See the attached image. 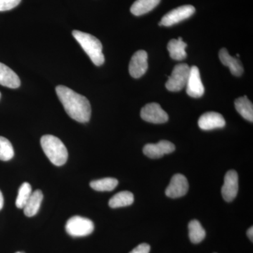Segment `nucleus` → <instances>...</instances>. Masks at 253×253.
I'll return each mask as SVG.
<instances>
[{
    "label": "nucleus",
    "instance_id": "1",
    "mask_svg": "<svg viewBox=\"0 0 253 253\" xmlns=\"http://www.w3.org/2000/svg\"><path fill=\"white\" fill-rule=\"evenodd\" d=\"M56 94L68 116L79 123H87L91 117V105L85 96L78 94L67 86L56 87Z\"/></svg>",
    "mask_w": 253,
    "mask_h": 253
},
{
    "label": "nucleus",
    "instance_id": "2",
    "mask_svg": "<svg viewBox=\"0 0 253 253\" xmlns=\"http://www.w3.org/2000/svg\"><path fill=\"white\" fill-rule=\"evenodd\" d=\"M73 36L79 43L91 61L96 66L104 64V55L103 54V46L101 42L89 33L79 31H73Z\"/></svg>",
    "mask_w": 253,
    "mask_h": 253
},
{
    "label": "nucleus",
    "instance_id": "3",
    "mask_svg": "<svg viewBox=\"0 0 253 253\" xmlns=\"http://www.w3.org/2000/svg\"><path fill=\"white\" fill-rule=\"evenodd\" d=\"M41 144L44 154L51 163L56 166H61L67 161V149L59 138L46 134L41 138Z\"/></svg>",
    "mask_w": 253,
    "mask_h": 253
},
{
    "label": "nucleus",
    "instance_id": "4",
    "mask_svg": "<svg viewBox=\"0 0 253 253\" xmlns=\"http://www.w3.org/2000/svg\"><path fill=\"white\" fill-rule=\"evenodd\" d=\"M94 229V223L87 218L74 216L66 224V232L73 237H83L91 234Z\"/></svg>",
    "mask_w": 253,
    "mask_h": 253
},
{
    "label": "nucleus",
    "instance_id": "5",
    "mask_svg": "<svg viewBox=\"0 0 253 253\" xmlns=\"http://www.w3.org/2000/svg\"><path fill=\"white\" fill-rule=\"evenodd\" d=\"M189 71L190 67L186 63L176 65L166 84L168 90L179 91L185 87L189 78Z\"/></svg>",
    "mask_w": 253,
    "mask_h": 253
},
{
    "label": "nucleus",
    "instance_id": "6",
    "mask_svg": "<svg viewBox=\"0 0 253 253\" xmlns=\"http://www.w3.org/2000/svg\"><path fill=\"white\" fill-rule=\"evenodd\" d=\"M196 11V9L192 5H184L168 12L165 15L159 23V26H172L173 25L179 23L184 20L191 17Z\"/></svg>",
    "mask_w": 253,
    "mask_h": 253
},
{
    "label": "nucleus",
    "instance_id": "7",
    "mask_svg": "<svg viewBox=\"0 0 253 253\" xmlns=\"http://www.w3.org/2000/svg\"><path fill=\"white\" fill-rule=\"evenodd\" d=\"M141 117L146 122L162 124L167 122L168 113L157 103H151L144 106L141 111Z\"/></svg>",
    "mask_w": 253,
    "mask_h": 253
},
{
    "label": "nucleus",
    "instance_id": "8",
    "mask_svg": "<svg viewBox=\"0 0 253 253\" xmlns=\"http://www.w3.org/2000/svg\"><path fill=\"white\" fill-rule=\"evenodd\" d=\"M186 86V93L191 97L199 98L204 94L205 88L197 66L190 67L189 78Z\"/></svg>",
    "mask_w": 253,
    "mask_h": 253
},
{
    "label": "nucleus",
    "instance_id": "9",
    "mask_svg": "<svg viewBox=\"0 0 253 253\" xmlns=\"http://www.w3.org/2000/svg\"><path fill=\"white\" fill-rule=\"evenodd\" d=\"M148 67L147 52L144 50H139L134 53L129 65V72L131 77L141 78L146 73Z\"/></svg>",
    "mask_w": 253,
    "mask_h": 253
},
{
    "label": "nucleus",
    "instance_id": "10",
    "mask_svg": "<svg viewBox=\"0 0 253 253\" xmlns=\"http://www.w3.org/2000/svg\"><path fill=\"white\" fill-rule=\"evenodd\" d=\"M189 190V182L186 176L176 174L172 176L170 183L166 190V196L172 199L182 197Z\"/></svg>",
    "mask_w": 253,
    "mask_h": 253
},
{
    "label": "nucleus",
    "instance_id": "11",
    "mask_svg": "<svg viewBox=\"0 0 253 253\" xmlns=\"http://www.w3.org/2000/svg\"><path fill=\"white\" fill-rule=\"evenodd\" d=\"M239 191V176L234 170H229L224 176V182L221 188L223 199L231 202L235 199Z\"/></svg>",
    "mask_w": 253,
    "mask_h": 253
},
{
    "label": "nucleus",
    "instance_id": "12",
    "mask_svg": "<svg viewBox=\"0 0 253 253\" xmlns=\"http://www.w3.org/2000/svg\"><path fill=\"white\" fill-rule=\"evenodd\" d=\"M175 146L169 141L162 140L157 144H146L143 149V152L150 158H160L164 155L172 153Z\"/></svg>",
    "mask_w": 253,
    "mask_h": 253
},
{
    "label": "nucleus",
    "instance_id": "13",
    "mask_svg": "<svg viewBox=\"0 0 253 253\" xmlns=\"http://www.w3.org/2000/svg\"><path fill=\"white\" fill-rule=\"evenodd\" d=\"M198 123L199 127L203 130H212L217 128H223L226 125L224 117L216 112L204 113L199 118Z\"/></svg>",
    "mask_w": 253,
    "mask_h": 253
},
{
    "label": "nucleus",
    "instance_id": "14",
    "mask_svg": "<svg viewBox=\"0 0 253 253\" xmlns=\"http://www.w3.org/2000/svg\"><path fill=\"white\" fill-rule=\"evenodd\" d=\"M0 84L11 89H16L21 85L16 73L2 63H0Z\"/></svg>",
    "mask_w": 253,
    "mask_h": 253
},
{
    "label": "nucleus",
    "instance_id": "15",
    "mask_svg": "<svg viewBox=\"0 0 253 253\" xmlns=\"http://www.w3.org/2000/svg\"><path fill=\"white\" fill-rule=\"evenodd\" d=\"M219 57L221 63L227 66L234 76L239 77L244 73V69L242 63L236 58L232 57L225 48H223L219 51Z\"/></svg>",
    "mask_w": 253,
    "mask_h": 253
},
{
    "label": "nucleus",
    "instance_id": "16",
    "mask_svg": "<svg viewBox=\"0 0 253 253\" xmlns=\"http://www.w3.org/2000/svg\"><path fill=\"white\" fill-rule=\"evenodd\" d=\"M187 44L183 41L182 38L179 39H172L169 42L168 44V50L169 52V56L172 59L176 61H182L185 59L187 54L185 49Z\"/></svg>",
    "mask_w": 253,
    "mask_h": 253
},
{
    "label": "nucleus",
    "instance_id": "17",
    "mask_svg": "<svg viewBox=\"0 0 253 253\" xmlns=\"http://www.w3.org/2000/svg\"><path fill=\"white\" fill-rule=\"evenodd\" d=\"M42 199L43 194L41 190L33 191L24 208H23L24 214L27 217H33L36 215L41 208Z\"/></svg>",
    "mask_w": 253,
    "mask_h": 253
},
{
    "label": "nucleus",
    "instance_id": "18",
    "mask_svg": "<svg viewBox=\"0 0 253 253\" xmlns=\"http://www.w3.org/2000/svg\"><path fill=\"white\" fill-rule=\"evenodd\" d=\"M160 2L161 0H136L131 5L130 11L134 16H141L152 11Z\"/></svg>",
    "mask_w": 253,
    "mask_h": 253
},
{
    "label": "nucleus",
    "instance_id": "19",
    "mask_svg": "<svg viewBox=\"0 0 253 253\" xmlns=\"http://www.w3.org/2000/svg\"><path fill=\"white\" fill-rule=\"evenodd\" d=\"M235 107L236 111L244 119L253 123V106L247 96H244L236 99Z\"/></svg>",
    "mask_w": 253,
    "mask_h": 253
},
{
    "label": "nucleus",
    "instance_id": "20",
    "mask_svg": "<svg viewBox=\"0 0 253 253\" xmlns=\"http://www.w3.org/2000/svg\"><path fill=\"white\" fill-rule=\"evenodd\" d=\"M134 203V195L130 191H123L118 193L110 199L109 205L111 208L129 206Z\"/></svg>",
    "mask_w": 253,
    "mask_h": 253
},
{
    "label": "nucleus",
    "instance_id": "21",
    "mask_svg": "<svg viewBox=\"0 0 253 253\" xmlns=\"http://www.w3.org/2000/svg\"><path fill=\"white\" fill-rule=\"evenodd\" d=\"M189 231V239L193 244H199L206 237V231L201 223L196 219L190 221Z\"/></svg>",
    "mask_w": 253,
    "mask_h": 253
},
{
    "label": "nucleus",
    "instance_id": "22",
    "mask_svg": "<svg viewBox=\"0 0 253 253\" xmlns=\"http://www.w3.org/2000/svg\"><path fill=\"white\" fill-rule=\"evenodd\" d=\"M118 181L115 178L107 177L91 181V189L98 191H111L118 186Z\"/></svg>",
    "mask_w": 253,
    "mask_h": 253
},
{
    "label": "nucleus",
    "instance_id": "23",
    "mask_svg": "<svg viewBox=\"0 0 253 253\" xmlns=\"http://www.w3.org/2000/svg\"><path fill=\"white\" fill-rule=\"evenodd\" d=\"M32 193L33 191H32L31 184L27 182L23 183L18 190V196L16 200V207L23 209L27 203L28 200L29 199L30 196H31Z\"/></svg>",
    "mask_w": 253,
    "mask_h": 253
},
{
    "label": "nucleus",
    "instance_id": "24",
    "mask_svg": "<svg viewBox=\"0 0 253 253\" xmlns=\"http://www.w3.org/2000/svg\"><path fill=\"white\" fill-rule=\"evenodd\" d=\"M14 156L12 144L6 138L0 136V160L2 161H10Z\"/></svg>",
    "mask_w": 253,
    "mask_h": 253
},
{
    "label": "nucleus",
    "instance_id": "25",
    "mask_svg": "<svg viewBox=\"0 0 253 253\" xmlns=\"http://www.w3.org/2000/svg\"><path fill=\"white\" fill-rule=\"evenodd\" d=\"M21 1V0H0V11H9L14 9Z\"/></svg>",
    "mask_w": 253,
    "mask_h": 253
},
{
    "label": "nucleus",
    "instance_id": "26",
    "mask_svg": "<svg viewBox=\"0 0 253 253\" xmlns=\"http://www.w3.org/2000/svg\"><path fill=\"white\" fill-rule=\"evenodd\" d=\"M150 250H151V247L149 245L144 243V244H141L136 246L129 253H149Z\"/></svg>",
    "mask_w": 253,
    "mask_h": 253
},
{
    "label": "nucleus",
    "instance_id": "27",
    "mask_svg": "<svg viewBox=\"0 0 253 253\" xmlns=\"http://www.w3.org/2000/svg\"><path fill=\"white\" fill-rule=\"evenodd\" d=\"M247 235L249 236V239L251 240V241H253V227L251 226V228H249V230L247 231Z\"/></svg>",
    "mask_w": 253,
    "mask_h": 253
},
{
    "label": "nucleus",
    "instance_id": "28",
    "mask_svg": "<svg viewBox=\"0 0 253 253\" xmlns=\"http://www.w3.org/2000/svg\"><path fill=\"white\" fill-rule=\"evenodd\" d=\"M4 206V197H3L2 193L0 191V211L2 209Z\"/></svg>",
    "mask_w": 253,
    "mask_h": 253
},
{
    "label": "nucleus",
    "instance_id": "29",
    "mask_svg": "<svg viewBox=\"0 0 253 253\" xmlns=\"http://www.w3.org/2000/svg\"><path fill=\"white\" fill-rule=\"evenodd\" d=\"M236 56H238V57H239L240 55L237 54V55H236Z\"/></svg>",
    "mask_w": 253,
    "mask_h": 253
},
{
    "label": "nucleus",
    "instance_id": "30",
    "mask_svg": "<svg viewBox=\"0 0 253 253\" xmlns=\"http://www.w3.org/2000/svg\"><path fill=\"white\" fill-rule=\"evenodd\" d=\"M0 99H1V93H0Z\"/></svg>",
    "mask_w": 253,
    "mask_h": 253
},
{
    "label": "nucleus",
    "instance_id": "31",
    "mask_svg": "<svg viewBox=\"0 0 253 253\" xmlns=\"http://www.w3.org/2000/svg\"><path fill=\"white\" fill-rule=\"evenodd\" d=\"M21 253V252H17V253Z\"/></svg>",
    "mask_w": 253,
    "mask_h": 253
}]
</instances>
